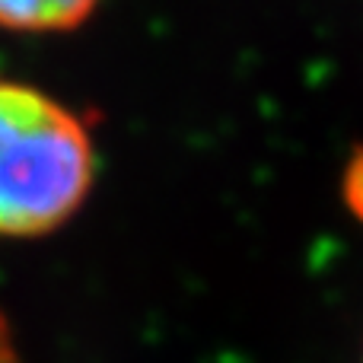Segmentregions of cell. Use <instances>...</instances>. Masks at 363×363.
Here are the masks:
<instances>
[{
	"label": "cell",
	"instance_id": "obj_1",
	"mask_svg": "<svg viewBox=\"0 0 363 363\" xmlns=\"http://www.w3.org/2000/svg\"><path fill=\"white\" fill-rule=\"evenodd\" d=\"M93 182L86 121L42 89L0 80V236L61 230L86 204Z\"/></svg>",
	"mask_w": 363,
	"mask_h": 363
},
{
	"label": "cell",
	"instance_id": "obj_2",
	"mask_svg": "<svg viewBox=\"0 0 363 363\" xmlns=\"http://www.w3.org/2000/svg\"><path fill=\"white\" fill-rule=\"evenodd\" d=\"M99 0H0V26L16 32H64L89 19Z\"/></svg>",
	"mask_w": 363,
	"mask_h": 363
},
{
	"label": "cell",
	"instance_id": "obj_3",
	"mask_svg": "<svg viewBox=\"0 0 363 363\" xmlns=\"http://www.w3.org/2000/svg\"><path fill=\"white\" fill-rule=\"evenodd\" d=\"M341 188H345L347 211L363 223V153L351 157V163H347V169H345V185Z\"/></svg>",
	"mask_w": 363,
	"mask_h": 363
},
{
	"label": "cell",
	"instance_id": "obj_4",
	"mask_svg": "<svg viewBox=\"0 0 363 363\" xmlns=\"http://www.w3.org/2000/svg\"><path fill=\"white\" fill-rule=\"evenodd\" d=\"M0 363H19L16 345H13V332L4 322V315H0Z\"/></svg>",
	"mask_w": 363,
	"mask_h": 363
}]
</instances>
